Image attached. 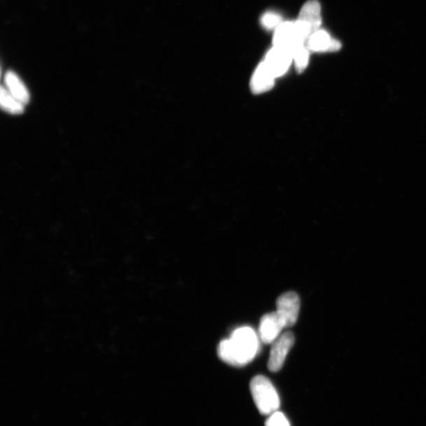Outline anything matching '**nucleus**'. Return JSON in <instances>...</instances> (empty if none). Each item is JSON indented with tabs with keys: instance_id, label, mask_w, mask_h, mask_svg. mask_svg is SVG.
<instances>
[{
	"instance_id": "1",
	"label": "nucleus",
	"mask_w": 426,
	"mask_h": 426,
	"mask_svg": "<svg viewBox=\"0 0 426 426\" xmlns=\"http://www.w3.org/2000/svg\"><path fill=\"white\" fill-rule=\"evenodd\" d=\"M259 350V337L250 327L237 329L229 339L222 341L217 348L219 358L227 364L243 366L255 358Z\"/></svg>"
},
{
	"instance_id": "2",
	"label": "nucleus",
	"mask_w": 426,
	"mask_h": 426,
	"mask_svg": "<svg viewBox=\"0 0 426 426\" xmlns=\"http://www.w3.org/2000/svg\"><path fill=\"white\" fill-rule=\"evenodd\" d=\"M249 387L254 403L261 415H270L279 410L280 399L277 391L265 376H256L250 381Z\"/></svg>"
},
{
	"instance_id": "3",
	"label": "nucleus",
	"mask_w": 426,
	"mask_h": 426,
	"mask_svg": "<svg viewBox=\"0 0 426 426\" xmlns=\"http://www.w3.org/2000/svg\"><path fill=\"white\" fill-rule=\"evenodd\" d=\"M322 25L321 5L317 0H309L299 12L294 22L298 40L306 43L310 37L320 29Z\"/></svg>"
},
{
	"instance_id": "4",
	"label": "nucleus",
	"mask_w": 426,
	"mask_h": 426,
	"mask_svg": "<svg viewBox=\"0 0 426 426\" xmlns=\"http://www.w3.org/2000/svg\"><path fill=\"white\" fill-rule=\"evenodd\" d=\"M294 343V336L291 331H286L281 334L272 343L270 355L268 362L269 371L277 373L284 364L287 355L289 353Z\"/></svg>"
},
{
	"instance_id": "5",
	"label": "nucleus",
	"mask_w": 426,
	"mask_h": 426,
	"mask_svg": "<svg viewBox=\"0 0 426 426\" xmlns=\"http://www.w3.org/2000/svg\"><path fill=\"white\" fill-rule=\"evenodd\" d=\"M300 298L296 293L286 292L277 300V312L284 322L286 328L293 327L297 322L300 311Z\"/></svg>"
},
{
	"instance_id": "6",
	"label": "nucleus",
	"mask_w": 426,
	"mask_h": 426,
	"mask_svg": "<svg viewBox=\"0 0 426 426\" xmlns=\"http://www.w3.org/2000/svg\"><path fill=\"white\" fill-rule=\"evenodd\" d=\"M265 62L270 69L275 78L283 76L293 62V56L289 50L273 46L269 51Z\"/></svg>"
},
{
	"instance_id": "7",
	"label": "nucleus",
	"mask_w": 426,
	"mask_h": 426,
	"mask_svg": "<svg viewBox=\"0 0 426 426\" xmlns=\"http://www.w3.org/2000/svg\"><path fill=\"white\" fill-rule=\"evenodd\" d=\"M285 324L277 312L267 313L261 319L259 325L260 341L266 344H271L281 335L285 329Z\"/></svg>"
},
{
	"instance_id": "8",
	"label": "nucleus",
	"mask_w": 426,
	"mask_h": 426,
	"mask_svg": "<svg viewBox=\"0 0 426 426\" xmlns=\"http://www.w3.org/2000/svg\"><path fill=\"white\" fill-rule=\"evenodd\" d=\"M275 75L268 68L265 61L256 67L252 81L250 89L254 94H261L271 90L275 85Z\"/></svg>"
},
{
	"instance_id": "9",
	"label": "nucleus",
	"mask_w": 426,
	"mask_h": 426,
	"mask_svg": "<svg viewBox=\"0 0 426 426\" xmlns=\"http://www.w3.org/2000/svg\"><path fill=\"white\" fill-rule=\"evenodd\" d=\"M299 43L303 42L298 40L294 22H283L275 29L274 46L283 48L291 52L292 48Z\"/></svg>"
},
{
	"instance_id": "10",
	"label": "nucleus",
	"mask_w": 426,
	"mask_h": 426,
	"mask_svg": "<svg viewBox=\"0 0 426 426\" xmlns=\"http://www.w3.org/2000/svg\"><path fill=\"white\" fill-rule=\"evenodd\" d=\"M306 46L312 52H336L341 49V43L334 39L327 31L318 29L307 41Z\"/></svg>"
},
{
	"instance_id": "11",
	"label": "nucleus",
	"mask_w": 426,
	"mask_h": 426,
	"mask_svg": "<svg viewBox=\"0 0 426 426\" xmlns=\"http://www.w3.org/2000/svg\"><path fill=\"white\" fill-rule=\"evenodd\" d=\"M4 87L17 99L27 105L30 100V93L23 81L14 71H8L4 77Z\"/></svg>"
},
{
	"instance_id": "12",
	"label": "nucleus",
	"mask_w": 426,
	"mask_h": 426,
	"mask_svg": "<svg viewBox=\"0 0 426 426\" xmlns=\"http://www.w3.org/2000/svg\"><path fill=\"white\" fill-rule=\"evenodd\" d=\"M0 104L1 108L11 115H20L25 110V105L6 89L3 85L0 93Z\"/></svg>"
},
{
	"instance_id": "13",
	"label": "nucleus",
	"mask_w": 426,
	"mask_h": 426,
	"mask_svg": "<svg viewBox=\"0 0 426 426\" xmlns=\"http://www.w3.org/2000/svg\"><path fill=\"white\" fill-rule=\"evenodd\" d=\"M293 62L296 66V71L302 73L305 70L309 64L310 50L306 46V43H297L291 50Z\"/></svg>"
},
{
	"instance_id": "14",
	"label": "nucleus",
	"mask_w": 426,
	"mask_h": 426,
	"mask_svg": "<svg viewBox=\"0 0 426 426\" xmlns=\"http://www.w3.org/2000/svg\"><path fill=\"white\" fill-rule=\"evenodd\" d=\"M262 26L267 29H277L280 25L283 22L281 17L273 12H268L262 16L261 20Z\"/></svg>"
},
{
	"instance_id": "15",
	"label": "nucleus",
	"mask_w": 426,
	"mask_h": 426,
	"mask_svg": "<svg viewBox=\"0 0 426 426\" xmlns=\"http://www.w3.org/2000/svg\"><path fill=\"white\" fill-rule=\"evenodd\" d=\"M266 426H291V424L284 413L277 411L268 415Z\"/></svg>"
}]
</instances>
